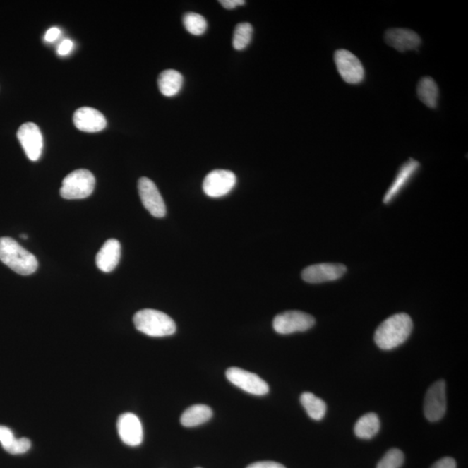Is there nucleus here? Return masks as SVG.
Here are the masks:
<instances>
[{
    "label": "nucleus",
    "mask_w": 468,
    "mask_h": 468,
    "mask_svg": "<svg viewBox=\"0 0 468 468\" xmlns=\"http://www.w3.org/2000/svg\"><path fill=\"white\" fill-rule=\"evenodd\" d=\"M413 330V321L408 314L391 316L376 329L375 342L380 349L390 351L406 342Z\"/></svg>",
    "instance_id": "1"
},
{
    "label": "nucleus",
    "mask_w": 468,
    "mask_h": 468,
    "mask_svg": "<svg viewBox=\"0 0 468 468\" xmlns=\"http://www.w3.org/2000/svg\"><path fill=\"white\" fill-rule=\"evenodd\" d=\"M0 260L20 275H30L37 271L39 261L13 239L0 238Z\"/></svg>",
    "instance_id": "2"
},
{
    "label": "nucleus",
    "mask_w": 468,
    "mask_h": 468,
    "mask_svg": "<svg viewBox=\"0 0 468 468\" xmlns=\"http://www.w3.org/2000/svg\"><path fill=\"white\" fill-rule=\"evenodd\" d=\"M134 325L137 330L153 337H169L176 332V325L164 312L144 309L134 316Z\"/></svg>",
    "instance_id": "3"
},
{
    "label": "nucleus",
    "mask_w": 468,
    "mask_h": 468,
    "mask_svg": "<svg viewBox=\"0 0 468 468\" xmlns=\"http://www.w3.org/2000/svg\"><path fill=\"white\" fill-rule=\"evenodd\" d=\"M96 184L93 174L87 169L73 171L64 179L60 195L66 200H80L91 196Z\"/></svg>",
    "instance_id": "4"
},
{
    "label": "nucleus",
    "mask_w": 468,
    "mask_h": 468,
    "mask_svg": "<svg viewBox=\"0 0 468 468\" xmlns=\"http://www.w3.org/2000/svg\"><path fill=\"white\" fill-rule=\"evenodd\" d=\"M315 323V318L306 312L288 311L277 315L272 325L277 333L288 335L306 332L314 326Z\"/></svg>",
    "instance_id": "5"
},
{
    "label": "nucleus",
    "mask_w": 468,
    "mask_h": 468,
    "mask_svg": "<svg viewBox=\"0 0 468 468\" xmlns=\"http://www.w3.org/2000/svg\"><path fill=\"white\" fill-rule=\"evenodd\" d=\"M338 73L349 85H359L365 78L363 64L356 55L347 49H337L334 55Z\"/></svg>",
    "instance_id": "6"
},
{
    "label": "nucleus",
    "mask_w": 468,
    "mask_h": 468,
    "mask_svg": "<svg viewBox=\"0 0 468 468\" xmlns=\"http://www.w3.org/2000/svg\"><path fill=\"white\" fill-rule=\"evenodd\" d=\"M228 380L246 393L254 395H265L269 392L268 384L254 373L237 367L228 368L226 372Z\"/></svg>",
    "instance_id": "7"
},
{
    "label": "nucleus",
    "mask_w": 468,
    "mask_h": 468,
    "mask_svg": "<svg viewBox=\"0 0 468 468\" xmlns=\"http://www.w3.org/2000/svg\"><path fill=\"white\" fill-rule=\"evenodd\" d=\"M447 409L446 383L440 380L429 388L424 401V414L429 421H440Z\"/></svg>",
    "instance_id": "8"
},
{
    "label": "nucleus",
    "mask_w": 468,
    "mask_h": 468,
    "mask_svg": "<svg viewBox=\"0 0 468 468\" xmlns=\"http://www.w3.org/2000/svg\"><path fill=\"white\" fill-rule=\"evenodd\" d=\"M236 181V176L232 171L216 169L205 176L203 191L211 198L223 197L234 188Z\"/></svg>",
    "instance_id": "9"
},
{
    "label": "nucleus",
    "mask_w": 468,
    "mask_h": 468,
    "mask_svg": "<svg viewBox=\"0 0 468 468\" xmlns=\"http://www.w3.org/2000/svg\"><path fill=\"white\" fill-rule=\"evenodd\" d=\"M138 191L144 208L156 218H163L166 215V205L160 193L157 186L147 177H142L138 181Z\"/></svg>",
    "instance_id": "10"
},
{
    "label": "nucleus",
    "mask_w": 468,
    "mask_h": 468,
    "mask_svg": "<svg viewBox=\"0 0 468 468\" xmlns=\"http://www.w3.org/2000/svg\"><path fill=\"white\" fill-rule=\"evenodd\" d=\"M17 136L30 161H37L44 146L43 136L40 128L33 123L24 124L18 129Z\"/></svg>",
    "instance_id": "11"
},
{
    "label": "nucleus",
    "mask_w": 468,
    "mask_h": 468,
    "mask_svg": "<svg viewBox=\"0 0 468 468\" xmlns=\"http://www.w3.org/2000/svg\"><path fill=\"white\" fill-rule=\"evenodd\" d=\"M347 272L342 264L322 263L308 266L302 272V279L307 283L320 284L341 279Z\"/></svg>",
    "instance_id": "12"
},
{
    "label": "nucleus",
    "mask_w": 468,
    "mask_h": 468,
    "mask_svg": "<svg viewBox=\"0 0 468 468\" xmlns=\"http://www.w3.org/2000/svg\"><path fill=\"white\" fill-rule=\"evenodd\" d=\"M117 431L124 443L131 447H137L143 440L142 422L136 414L125 413L121 414L117 421Z\"/></svg>",
    "instance_id": "13"
},
{
    "label": "nucleus",
    "mask_w": 468,
    "mask_h": 468,
    "mask_svg": "<svg viewBox=\"0 0 468 468\" xmlns=\"http://www.w3.org/2000/svg\"><path fill=\"white\" fill-rule=\"evenodd\" d=\"M384 40L389 47L399 52L416 51L421 44V37L416 32L404 28L388 30L384 34Z\"/></svg>",
    "instance_id": "14"
},
{
    "label": "nucleus",
    "mask_w": 468,
    "mask_h": 468,
    "mask_svg": "<svg viewBox=\"0 0 468 468\" xmlns=\"http://www.w3.org/2000/svg\"><path fill=\"white\" fill-rule=\"evenodd\" d=\"M73 121L79 131L88 133L101 131L107 125L104 116L97 109L90 107L78 109L74 114Z\"/></svg>",
    "instance_id": "15"
},
{
    "label": "nucleus",
    "mask_w": 468,
    "mask_h": 468,
    "mask_svg": "<svg viewBox=\"0 0 468 468\" xmlns=\"http://www.w3.org/2000/svg\"><path fill=\"white\" fill-rule=\"evenodd\" d=\"M419 169L420 163L416 160L410 158L408 162H405L399 169L390 188L388 189L386 195L383 198V203L389 204L395 197H397Z\"/></svg>",
    "instance_id": "16"
},
{
    "label": "nucleus",
    "mask_w": 468,
    "mask_h": 468,
    "mask_svg": "<svg viewBox=\"0 0 468 468\" xmlns=\"http://www.w3.org/2000/svg\"><path fill=\"white\" fill-rule=\"evenodd\" d=\"M121 258V244L115 239H110L104 243L96 257V263L99 270L104 272H110L116 268Z\"/></svg>",
    "instance_id": "17"
},
{
    "label": "nucleus",
    "mask_w": 468,
    "mask_h": 468,
    "mask_svg": "<svg viewBox=\"0 0 468 468\" xmlns=\"http://www.w3.org/2000/svg\"><path fill=\"white\" fill-rule=\"evenodd\" d=\"M417 96L422 104L430 109L438 107L440 90L436 82L432 78H422L417 85Z\"/></svg>",
    "instance_id": "18"
},
{
    "label": "nucleus",
    "mask_w": 468,
    "mask_h": 468,
    "mask_svg": "<svg viewBox=\"0 0 468 468\" xmlns=\"http://www.w3.org/2000/svg\"><path fill=\"white\" fill-rule=\"evenodd\" d=\"M184 85V77L174 70L162 71L158 78V87L163 96L171 97L180 92Z\"/></svg>",
    "instance_id": "19"
},
{
    "label": "nucleus",
    "mask_w": 468,
    "mask_h": 468,
    "mask_svg": "<svg viewBox=\"0 0 468 468\" xmlns=\"http://www.w3.org/2000/svg\"><path fill=\"white\" fill-rule=\"evenodd\" d=\"M212 410L210 407L196 404L186 409L181 416V424L186 428L196 427L211 419Z\"/></svg>",
    "instance_id": "20"
},
{
    "label": "nucleus",
    "mask_w": 468,
    "mask_h": 468,
    "mask_svg": "<svg viewBox=\"0 0 468 468\" xmlns=\"http://www.w3.org/2000/svg\"><path fill=\"white\" fill-rule=\"evenodd\" d=\"M380 429V420L378 414L368 413L356 421L354 431L359 438L368 440L374 437Z\"/></svg>",
    "instance_id": "21"
},
{
    "label": "nucleus",
    "mask_w": 468,
    "mask_h": 468,
    "mask_svg": "<svg viewBox=\"0 0 468 468\" xmlns=\"http://www.w3.org/2000/svg\"><path fill=\"white\" fill-rule=\"evenodd\" d=\"M300 402L311 419L320 421L325 417L327 407L321 398L316 397L310 392H306L300 397Z\"/></svg>",
    "instance_id": "22"
},
{
    "label": "nucleus",
    "mask_w": 468,
    "mask_h": 468,
    "mask_svg": "<svg viewBox=\"0 0 468 468\" xmlns=\"http://www.w3.org/2000/svg\"><path fill=\"white\" fill-rule=\"evenodd\" d=\"M253 28L249 23H241L236 26L234 33L233 47L237 51H242L248 47L252 40Z\"/></svg>",
    "instance_id": "23"
},
{
    "label": "nucleus",
    "mask_w": 468,
    "mask_h": 468,
    "mask_svg": "<svg viewBox=\"0 0 468 468\" xmlns=\"http://www.w3.org/2000/svg\"><path fill=\"white\" fill-rule=\"evenodd\" d=\"M184 25L186 30L195 36L203 35L208 28V23L205 18L196 13H186L184 17Z\"/></svg>",
    "instance_id": "24"
},
{
    "label": "nucleus",
    "mask_w": 468,
    "mask_h": 468,
    "mask_svg": "<svg viewBox=\"0 0 468 468\" xmlns=\"http://www.w3.org/2000/svg\"><path fill=\"white\" fill-rule=\"evenodd\" d=\"M404 462V455L399 449L393 448L386 452L376 468H400Z\"/></svg>",
    "instance_id": "25"
},
{
    "label": "nucleus",
    "mask_w": 468,
    "mask_h": 468,
    "mask_svg": "<svg viewBox=\"0 0 468 468\" xmlns=\"http://www.w3.org/2000/svg\"><path fill=\"white\" fill-rule=\"evenodd\" d=\"M17 439L15 438L13 432L6 426H0V444L7 452H9L11 448L16 443Z\"/></svg>",
    "instance_id": "26"
},
{
    "label": "nucleus",
    "mask_w": 468,
    "mask_h": 468,
    "mask_svg": "<svg viewBox=\"0 0 468 468\" xmlns=\"http://www.w3.org/2000/svg\"><path fill=\"white\" fill-rule=\"evenodd\" d=\"M431 468H456V462L450 457L443 458L433 464Z\"/></svg>",
    "instance_id": "27"
},
{
    "label": "nucleus",
    "mask_w": 468,
    "mask_h": 468,
    "mask_svg": "<svg viewBox=\"0 0 468 468\" xmlns=\"http://www.w3.org/2000/svg\"><path fill=\"white\" fill-rule=\"evenodd\" d=\"M74 44L73 42L70 40H66L59 44L58 48V53L60 56H66L72 51Z\"/></svg>",
    "instance_id": "28"
},
{
    "label": "nucleus",
    "mask_w": 468,
    "mask_h": 468,
    "mask_svg": "<svg viewBox=\"0 0 468 468\" xmlns=\"http://www.w3.org/2000/svg\"><path fill=\"white\" fill-rule=\"evenodd\" d=\"M246 468H285L282 464L274 462H260L251 464Z\"/></svg>",
    "instance_id": "29"
},
{
    "label": "nucleus",
    "mask_w": 468,
    "mask_h": 468,
    "mask_svg": "<svg viewBox=\"0 0 468 468\" xmlns=\"http://www.w3.org/2000/svg\"><path fill=\"white\" fill-rule=\"evenodd\" d=\"M219 2L224 8L227 10H233L236 7L244 6L246 4L244 0H220Z\"/></svg>",
    "instance_id": "30"
},
{
    "label": "nucleus",
    "mask_w": 468,
    "mask_h": 468,
    "mask_svg": "<svg viewBox=\"0 0 468 468\" xmlns=\"http://www.w3.org/2000/svg\"><path fill=\"white\" fill-rule=\"evenodd\" d=\"M60 33L61 32L59 28H52L49 29L47 34H45L44 40L48 42V43H52V42H54L59 39Z\"/></svg>",
    "instance_id": "31"
},
{
    "label": "nucleus",
    "mask_w": 468,
    "mask_h": 468,
    "mask_svg": "<svg viewBox=\"0 0 468 468\" xmlns=\"http://www.w3.org/2000/svg\"><path fill=\"white\" fill-rule=\"evenodd\" d=\"M20 237H21L22 239H26L28 238V235H26V234H21V235H20Z\"/></svg>",
    "instance_id": "32"
},
{
    "label": "nucleus",
    "mask_w": 468,
    "mask_h": 468,
    "mask_svg": "<svg viewBox=\"0 0 468 468\" xmlns=\"http://www.w3.org/2000/svg\"><path fill=\"white\" fill-rule=\"evenodd\" d=\"M197 468H200V467H197Z\"/></svg>",
    "instance_id": "33"
}]
</instances>
